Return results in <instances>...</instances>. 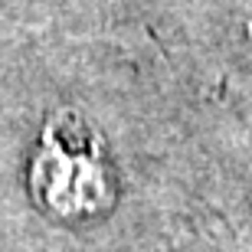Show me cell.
I'll return each mask as SVG.
<instances>
[{
    "instance_id": "1",
    "label": "cell",
    "mask_w": 252,
    "mask_h": 252,
    "mask_svg": "<svg viewBox=\"0 0 252 252\" xmlns=\"http://www.w3.org/2000/svg\"><path fill=\"white\" fill-rule=\"evenodd\" d=\"M36 193L46 203V210L59 216H79V220L102 213L112 200L108 177L95 151L75 148L63 154V144L53 134L36 160Z\"/></svg>"
}]
</instances>
